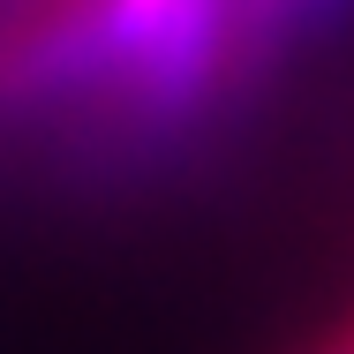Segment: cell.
Returning <instances> with one entry per match:
<instances>
[{
  "instance_id": "1",
  "label": "cell",
  "mask_w": 354,
  "mask_h": 354,
  "mask_svg": "<svg viewBox=\"0 0 354 354\" xmlns=\"http://www.w3.org/2000/svg\"><path fill=\"white\" fill-rule=\"evenodd\" d=\"M332 15L339 0H0V181L196 136Z\"/></svg>"
}]
</instances>
